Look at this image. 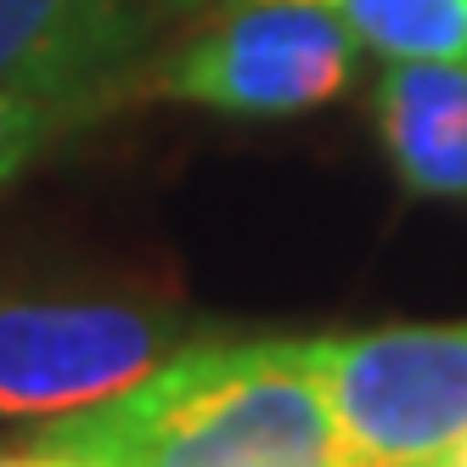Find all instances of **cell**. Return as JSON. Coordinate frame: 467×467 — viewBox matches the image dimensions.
Masks as SVG:
<instances>
[{"label": "cell", "instance_id": "cell-10", "mask_svg": "<svg viewBox=\"0 0 467 467\" xmlns=\"http://www.w3.org/2000/svg\"><path fill=\"white\" fill-rule=\"evenodd\" d=\"M0 467H46V456H35V451H23V456H0Z\"/></svg>", "mask_w": 467, "mask_h": 467}, {"label": "cell", "instance_id": "cell-9", "mask_svg": "<svg viewBox=\"0 0 467 467\" xmlns=\"http://www.w3.org/2000/svg\"><path fill=\"white\" fill-rule=\"evenodd\" d=\"M422 467H467V433H462L456 445H445V451L433 456V462H422Z\"/></svg>", "mask_w": 467, "mask_h": 467}, {"label": "cell", "instance_id": "cell-1", "mask_svg": "<svg viewBox=\"0 0 467 467\" xmlns=\"http://www.w3.org/2000/svg\"><path fill=\"white\" fill-rule=\"evenodd\" d=\"M46 467H338L310 338L197 344L90 411L40 422Z\"/></svg>", "mask_w": 467, "mask_h": 467}, {"label": "cell", "instance_id": "cell-7", "mask_svg": "<svg viewBox=\"0 0 467 467\" xmlns=\"http://www.w3.org/2000/svg\"><path fill=\"white\" fill-rule=\"evenodd\" d=\"M355 46L389 62H467V0H327Z\"/></svg>", "mask_w": 467, "mask_h": 467}, {"label": "cell", "instance_id": "cell-2", "mask_svg": "<svg viewBox=\"0 0 467 467\" xmlns=\"http://www.w3.org/2000/svg\"><path fill=\"white\" fill-rule=\"evenodd\" d=\"M338 467H422L467 433V321L310 338Z\"/></svg>", "mask_w": 467, "mask_h": 467}, {"label": "cell", "instance_id": "cell-6", "mask_svg": "<svg viewBox=\"0 0 467 467\" xmlns=\"http://www.w3.org/2000/svg\"><path fill=\"white\" fill-rule=\"evenodd\" d=\"M372 102L394 175L422 197H467V62H389Z\"/></svg>", "mask_w": 467, "mask_h": 467}, {"label": "cell", "instance_id": "cell-11", "mask_svg": "<svg viewBox=\"0 0 467 467\" xmlns=\"http://www.w3.org/2000/svg\"><path fill=\"white\" fill-rule=\"evenodd\" d=\"M152 6H220V0H152Z\"/></svg>", "mask_w": 467, "mask_h": 467}, {"label": "cell", "instance_id": "cell-3", "mask_svg": "<svg viewBox=\"0 0 467 467\" xmlns=\"http://www.w3.org/2000/svg\"><path fill=\"white\" fill-rule=\"evenodd\" d=\"M186 344V316L152 298H0V417L57 422L141 383Z\"/></svg>", "mask_w": 467, "mask_h": 467}, {"label": "cell", "instance_id": "cell-5", "mask_svg": "<svg viewBox=\"0 0 467 467\" xmlns=\"http://www.w3.org/2000/svg\"><path fill=\"white\" fill-rule=\"evenodd\" d=\"M147 35V0H0V90L85 124L130 79Z\"/></svg>", "mask_w": 467, "mask_h": 467}, {"label": "cell", "instance_id": "cell-4", "mask_svg": "<svg viewBox=\"0 0 467 467\" xmlns=\"http://www.w3.org/2000/svg\"><path fill=\"white\" fill-rule=\"evenodd\" d=\"M220 17L163 57L152 96L237 119H282L344 96L355 35L327 0H220Z\"/></svg>", "mask_w": 467, "mask_h": 467}, {"label": "cell", "instance_id": "cell-8", "mask_svg": "<svg viewBox=\"0 0 467 467\" xmlns=\"http://www.w3.org/2000/svg\"><path fill=\"white\" fill-rule=\"evenodd\" d=\"M57 130L62 124L40 102H28V96H17V90H0V186H12Z\"/></svg>", "mask_w": 467, "mask_h": 467}]
</instances>
